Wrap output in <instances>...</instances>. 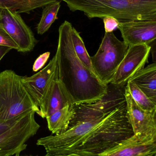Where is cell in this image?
I'll return each instance as SVG.
<instances>
[{"instance_id":"obj_1","label":"cell","mask_w":156,"mask_h":156,"mask_svg":"<svg viewBox=\"0 0 156 156\" xmlns=\"http://www.w3.org/2000/svg\"><path fill=\"white\" fill-rule=\"evenodd\" d=\"M72 25L64 21L59 28L56 52L59 80L74 105L95 102L106 95L108 85L101 82L81 63L74 51L71 37Z\"/></svg>"},{"instance_id":"obj_2","label":"cell","mask_w":156,"mask_h":156,"mask_svg":"<svg viewBox=\"0 0 156 156\" xmlns=\"http://www.w3.org/2000/svg\"><path fill=\"white\" fill-rule=\"evenodd\" d=\"M133 135L125 103L113 111L94 127L71 156H98Z\"/></svg>"},{"instance_id":"obj_3","label":"cell","mask_w":156,"mask_h":156,"mask_svg":"<svg viewBox=\"0 0 156 156\" xmlns=\"http://www.w3.org/2000/svg\"><path fill=\"white\" fill-rule=\"evenodd\" d=\"M71 11L83 12L89 18L111 16L119 22L156 21V0H61Z\"/></svg>"},{"instance_id":"obj_4","label":"cell","mask_w":156,"mask_h":156,"mask_svg":"<svg viewBox=\"0 0 156 156\" xmlns=\"http://www.w3.org/2000/svg\"><path fill=\"white\" fill-rule=\"evenodd\" d=\"M22 77L13 70L0 73V122L32 111L40 116V109L25 88Z\"/></svg>"},{"instance_id":"obj_5","label":"cell","mask_w":156,"mask_h":156,"mask_svg":"<svg viewBox=\"0 0 156 156\" xmlns=\"http://www.w3.org/2000/svg\"><path fill=\"white\" fill-rule=\"evenodd\" d=\"M129 46L114 34L105 33L97 53L90 57L95 75L105 85L111 83Z\"/></svg>"},{"instance_id":"obj_6","label":"cell","mask_w":156,"mask_h":156,"mask_svg":"<svg viewBox=\"0 0 156 156\" xmlns=\"http://www.w3.org/2000/svg\"><path fill=\"white\" fill-rule=\"evenodd\" d=\"M107 115L77 123L60 134L41 137L37 140V145L45 148L44 156H71L87 135Z\"/></svg>"},{"instance_id":"obj_7","label":"cell","mask_w":156,"mask_h":156,"mask_svg":"<svg viewBox=\"0 0 156 156\" xmlns=\"http://www.w3.org/2000/svg\"><path fill=\"white\" fill-rule=\"evenodd\" d=\"M35 114L34 111L22 114L11 127L0 134V156L19 155L26 149V143L40 127Z\"/></svg>"},{"instance_id":"obj_8","label":"cell","mask_w":156,"mask_h":156,"mask_svg":"<svg viewBox=\"0 0 156 156\" xmlns=\"http://www.w3.org/2000/svg\"><path fill=\"white\" fill-rule=\"evenodd\" d=\"M111 84H108L107 94L101 100L92 103L74 105L75 115L69 127L79 122L103 117L126 103L125 86L117 87Z\"/></svg>"},{"instance_id":"obj_9","label":"cell","mask_w":156,"mask_h":156,"mask_svg":"<svg viewBox=\"0 0 156 156\" xmlns=\"http://www.w3.org/2000/svg\"><path fill=\"white\" fill-rule=\"evenodd\" d=\"M125 95L133 135L140 142H156V112H148L139 107L132 98L126 86Z\"/></svg>"},{"instance_id":"obj_10","label":"cell","mask_w":156,"mask_h":156,"mask_svg":"<svg viewBox=\"0 0 156 156\" xmlns=\"http://www.w3.org/2000/svg\"><path fill=\"white\" fill-rule=\"evenodd\" d=\"M151 50V46L146 44L129 46L111 84L117 87H125L128 81L148 63Z\"/></svg>"},{"instance_id":"obj_11","label":"cell","mask_w":156,"mask_h":156,"mask_svg":"<svg viewBox=\"0 0 156 156\" xmlns=\"http://www.w3.org/2000/svg\"><path fill=\"white\" fill-rule=\"evenodd\" d=\"M0 26L17 45L18 52L25 53L34 49L36 40L20 14L10 9H3L0 16Z\"/></svg>"},{"instance_id":"obj_12","label":"cell","mask_w":156,"mask_h":156,"mask_svg":"<svg viewBox=\"0 0 156 156\" xmlns=\"http://www.w3.org/2000/svg\"><path fill=\"white\" fill-rule=\"evenodd\" d=\"M58 73L56 55L47 65L30 77L22 76V80L34 104L40 109L53 79Z\"/></svg>"},{"instance_id":"obj_13","label":"cell","mask_w":156,"mask_h":156,"mask_svg":"<svg viewBox=\"0 0 156 156\" xmlns=\"http://www.w3.org/2000/svg\"><path fill=\"white\" fill-rule=\"evenodd\" d=\"M118 29L121 31L123 41L128 46L146 44L155 41L156 21L130 20L120 22Z\"/></svg>"},{"instance_id":"obj_14","label":"cell","mask_w":156,"mask_h":156,"mask_svg":"<svg viewBox=\"0 0 156 156\" xmlns=\"http://www.w3.org/2000/svg\"><path fill=\"white\" fill-rule=\"evenodd\" d=\"M58 69V68H57ZM74 105L57 74L53 79L40 108V116L43 118L68 105Z\"/></svg>"},{"instance_id":"obj_15","label":"cell","mask_w":156,"mask_h":156,"mask_svg":"<svg viewBox=\"0 0 156 156\" xmlns=\"http://www.w3.org/2000/svg\"><path fill=\"white\" fill-rule=\"evenodd\" d=\"M156 155V142H140L133 135L98 156H154Z\"/></svg>"},{"instance_id":"obj_16","label":"cell","mask_w":156,"mask_h":156,"mask_svg":"<svg viewBox=\"0 0 156 156\" xmlns=\"http://www.w3.org/2000/svg\"><path fill=\"white\" fill-rule=\"evenodd\" d=\"M129 81L134 83L156 105V64L153 63L137 72Z\"/></svg>"},{"instance_id":"obj_17","label":"cell","mask_w":156,"mask_h":156,"mask_svg":"<svg viewBox=\"0 0 156 156\" xmlns=\"http://www.w3.org/2000/svg\"><path fill=\"white\" fill-rule=\"evenodd\" d=\"M74 115V105H68L46 117L49 131L56 135L64 133L68 129Z\"/></svg>"},{"instance_id":"obj_18","label":"cell","mask_w":156,"mask_h":156,"mask_svg":"<svg viewBox=\"0 0 156 156\" xmlns=\"http://www.w3.org/2000/svg\"><path fill=\"white\" fill-rule=\"evenodd\" d=\"M57 0H0V8L8 9L18 13L30 12L43 7Z\"/></svg>"},{"instance_id":"obj_19","label":"cell","mask_w":156,"mask_h":156,"mask_svg":"<svg viewBox=\"0 0 156 156\" xmlns=\"http://www.w3.org/2000/svg\"><path fill=\"white\" fill-rule=\"evenodd\" d=\"M60 7V2L57 0L44 6L41 18L37 27L38 34L43 35L50 28L57 19V14Z\"/></svg>"},{"instance_id":"obj_20","label":"cell","mask_w":156,"mask_h":156,"mask_svg":"<svg viewBox=\"0 0 156 156\" xmlns=\"http://www.w3.org/2000/svg\"><path fill=\"white\" fill-rule=\"evenodd\" d=\"M71 37L74 51L77 57L86 68L96 76L92 65L90 56L89 55L85 48L83 40L80 35L79 33L73 27L71 28Z\"/></svg>"},{"instance_id":"obj_21","label":"cell","mask_w":156,"mask_h":156,"mask_svg":"<svg viewBox=\"0 0 156 156\" xmlns=\"http://www.w3.org/2000/svg\"><path fill=\"white\" fill-rule=\"evenodd\" d=\"M126 86L132 98L139 107L148 112H156V105L134 83L128 81Z\"/></svg>"},{"instance_id":"obj_22","label":"cell","mask_w":156,"mask_h":156,"mask_svg":"<svg viewBox=\"0 0 156 156\" xmlns=\"http://www.w3.org/2000/svg\"><path fill=\"white\" fill-rule=\"evenodd\" d=\"M0 45L11 48L18 51V47L6 31L0 26Z\"/></svg>"},{"instance_id":"obj_23","label":"cell","mask_w":156,"mask_h":156,"mask_svg":"<svg viewBox=\"0 0 156 156\" xmlns=\"http://www.w3.org/2000/svg\"><path fill=\"white\" fill-rule=\"evenodd\" d=\"M105 33H111L117 29L119 21L114 17L106 16L103 18Z\"/></svg>"},{"instance_id":"obj_24","label":"cell","mask_w":156,"mask_h":156,"mask_svg":"<svg viewBox=\"0 0 156 156\" xmlns=\"http://www.w3.org/2000/svg\"><path fill=\"white\" fill-rule=\"evenodd\" d=\"M50 52H46L40 55L37 58L33 66V70L37 72L42 68L45 65L50 56Z\"/></svg>"},{"instance_id":"obj_25","label":"cell","mask_w":156,"mask_h":156,"mask_svg":"<svg viewBox=\"0 0 156 156\" xmlns=\"http://www.w3.org/2000/svg\"><path fill=\"white\" fill-rule=\"evenodd\" d=\"M19 115H20L5 122H0V134L6 131L9 127H11L18 119Z\"/></svg>"},{"instance_id":"obj_26","label":"cell","mask_w":156,"mask_h":156,"mask_svg":"<svg viewBox=\"0 0 156 156\" xmlns=\"http://www.w3.org/2000/svg\"><path fill=\"white\" fill-rule=\"evenodd\" d=\"M12 49V48L0 45V61L4 56Z\"/></svg>"},{"instance_id":"obj_27","label":"cell","mask_w":156,"mask_h":156,"mask_svg":"<svg viewBox=\"0 0 156 156\" xmlns=\"http://www.w3.org/2000/svg\"><path fill=\"white\" fill-rule=\"evenodd\" d=\"M2 8H0V16H1V13H2Z\"/></svg>"},{"instance_id":"obj_28","label":"cell","mask_w":156,"mask_h":156,"mask_svg":"<svg viewBox=\"0 0 156 156\" xmlns=\"http://www.w3.org/2000/svg\"><path fill=\"white\" fill-rule=\"evenodd\" d=\"M16 156H19V155H16Z\"/></svg>"},{"instance_id":"obj_29","label":"cell","mask_w":156,"mask_h":156,"mask_svg":"<svg viewBox=\"0 0 156 156\" xmlns=\"http://www.w3.org/2000/svg\"><path fill=\"white\" fill-rule=\"evenodd\" d=\"M156 156V155H155V156Z\"/></svg>"}]
</instances>
